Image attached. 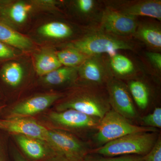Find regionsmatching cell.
<instances>
[{
  "instance_id": "cell-13",
  "label": "cell",
  "mask_w": 161,
  "mask_h": 161,
  "mask_svg": "<svg viewBox=\"0 0 161 161\" xmlns=\"http://www.w3.org/2000/svg\"><path fill=\"white\" fill-rule=\"evenodd\" d=\"M134 36L153 51L160 52L161 29L159 23L152 22L138 23Z\"/></svg>"
},
{
  "instance_id": "cell-14",
  "label": "cell",
  "mask_w": 161,
  "mask_h": 161,
  "mask_svg": "<svg viewBox=\"0 0 161 161\" xmlns=\"http://www.w3.org/2000/svg\"><path fill=\"white\" fill-rule=\"evenodd\" d=\"M0 41L22 50H29L32 47L31 40L0 21Z\"/></svg>"
},
{
  "instance_id": "cell-1",
  "label": "cell",
  "mask_w": 161,
  "mask_h": 161,
  "mask_svg": "<svg viewBox=\"0 0 161 161\" xmlns=\"http://www.w3.org/2000/svg\"><path fill=\"white\" fill-rule=\"evenodd\" d=\"M69 47L76 48L86 56L112 57L119 50L135 51L136 45L128 38L119 37L98 30L91 32L74 41Z\"/></svg>"
},
{
  "instance_id": "cell-15",
  "label": "cell",
  "mask_w": 161,
  "mask_h": 161,
  "mask_svg": "<svg viewBox=\"0 0 161 161\" xmlns=\"http://www.w3.org/2000/svg\"><path fill=\"white\" fill-rule=\"evenodd\" d=\"M107 59L109 67L114 78L120 79L131 77L135 74V65L126 56L117 53Z\"/></svg>"
},
{
  "instance_id": "cell-7",
  "label": "cell",
  "mask_w": 161,
  "mask_h": 161,
  "mask_svg": "<svg viewBox=\"0 0 161 161\" xmlns=\"http://www.w3.org/2000/svg\"><path fill=\"white\" fill-rule=\"evenodd\" d=\"M78 75L87 85L105 87L114 78L110 70L108 59L102 56L89 57L78 68Z\"/></svg>"
},
{
  "instance_id": "cell-4",
  "label": "cell",
  "mask_w": 161,
  "mask_h": 161,
  "mask_svg": "<svg viewBox=\"0 0 161 161\" xmlns=\"http://www.w3.org/2000/svg\"><path fill=\"white\" fill-rule=\"evenodd\" d=\"M157 129L133 125L111 109L100 119L94 136L98 147L128 134L142 132H156Z\"/></svg>"
},
{
  "instance_id": "cell-32",
  "label": "cell",
  "mask_w": 161,
  "mask_h": 161,
  "mask_svg": "<svg viewBox=\"0 0 161 161\" xmlns=\"http://www.w3.org/2000/svg\"><path fill=\"white\" fill-rule=\"evenodd\" d=\"M0 161H2V159H1V157H0Z\"/></svg>"
},
{
  "instance_id": "cell-9",
  "label": "cell",
  "mask_w": 161,
  "mask_h": 161,
  "mask_svg": "<svg viewBox=\"0 0 161 161\" xmlns=\"http://www.w3.org/2000/svg\"><path fill=\"white\" fill-rule=\"evenodd\" d=\"M47 142L54 146L58 154L75 158L83 159L91 150L75 136L61 130H48Z\"/></svg>"
},
{
  "instance_id": "cell-16",
  "label": "cell",
  "mask_w": 161,
  "mask_h": 161,
  "mask_svg": "<svg viewBox=\"0 0 161 161\" xmlns=\"http://www.w3.org/2000/svg\"><path fill=\"white\" fill-rule=\"evenodd\" d=\"M17 142L26 155L34 160H40L46 157L47 152L45 148L35 139L24 136H16Z\"/></svg>"
},
{
  "instance_id": "cell-30",
  "label": "cell",
  "mask_w": 161,
  "mask_h": 161,
  "mask_svg": "<svg viewBox=\"0 0 161 161\" xmlns=\"http://www.w3.org/2000/svg\"><path fill=\"white\" fill-rule=\"evenodd\" d=\"M58 156L52 161H83V159L75 158L67 156L58 154Z\"/></svg>"
},
{
  "instance_id": "cell-25",
  "label": "cell",
  "mask_w": 161,
  "mask_h": 161,
  "mask_svg": "<svg viewBox=\"0 0 161 161\" xmlns=\"http://www.w3.org/2000/svg\"><path fill=\"white\" fill-rule=\"evenodd\" d=\"M142 121L145 127L150 128H161V108L157 107L152 112L142 119Z\"/></svg>"
},
{
  "instance_id": "cell-33",
  "label": "cell",
  "mask_w": 161,
  "mask_h": 161,
  "mask_svg": "<svg viewBox=\"0 0 161 161\" xmlns=\"http://www.w3.org/2000/svg\"><path fill=\"white\" fill-rule=\"evenodd\" d=\"M1 107H0V110H1Z\"/></svg>"
},
{
  "instance_id": "cell-5",
  "label": "cell",
  "mask_w": 161,
  "mask_h": 161,
  "mask_svg": "<svg viewBox=\"0 0 161 161\" xmlns=\"http://www.w3.org/2000/svg\"><path fill=\"white\" fill-rule=\"evenodd\" d=\"M138 24L137 18L107 6L102 13L98 30L119 37L128 38L134 36Z\"/></svg>"
},
{
  "instance_id": "cell-3",
  "label": "cell",
  "mask_w": 161,
  "mask_h": 161,
  "mask_svg": "<svg viewBox=\"0 0 161 161\" xmlns=\"http://www.w3.org/2000/svg\"><path fill=\"white\" fill-rule=\"evenodd\" d=\"M103 88L86 85L81 91L60 104L58 111L74 109L101 119L111 109L106 89Z\"/></svg>"
},
{
  "instance_id": "cell-8",
  "label": "cell",
  "mask_w": 161,
  "mask_h": 161,
  "mask_svg": "<svg viewBox=\"0 0 161 161\" xmlns=\"http://www.w3.org/2000/svg\"><path fill=\"white\" fill-rule=\"evenodd\" d=\"M49 117L55 123L65 129L80 130L91 134L96 132L101 119L74 109L53 112Z\"/></svg>"
},
{
  "instance_id": "cell-31",
  "label": "cell",
  "mask_w": 161,
  "mask_h": 161,
  "mask_svg": "<svg viewBox=\"0 0 161 161\" xmlns=\"http://www.w3.org/2000/svg\"><path fill=\"white\" fill-rule=\"evenodd\" d=\"M15 161H27L20 154H17L15 156Z\"/></svg>"
},
{
  "instance_id": "cell-19",
  "label": "cell",
  "mask_w": 161,
  "mask_h": 161,
  "mask_svg": "<svg viewBox=\"0 0 161 161\" xmlns=\"http://www.w3.org/2000/svg\"><path fill=\"white\" fill-rule=\"evenodd\" d=\"M127 86L137 106L141 109L147 108L150 102V92L145 83L140 80H131Z\"/></svg>"
},
{
  "instance_id": "cell-23",
  "label": "cell",
  "mask_w": 161,
  "mask_h": 161,
  "mask_svg": "<svg viewBox=\"0 0 161 161\" xmlns=\"http://www.w3.org/2000/svg\"><path fill=\"white\" fill-rule=\"evenodd\" d=\"M31 9L30 5L23 2L15 3L9 8V17L15 23L19 24L24 23Z\"/></svg>"
},
{
  "instance_id": "cell-27",
  "label": "cell",
  "mask_w": 161,
  "mask_h": 161,
  "mask_svg": "<svg viewBox=\"0 0 161 161\" xmlns=\"http://www.w3.org/2000/svg\"><path fill=\"white\" fill-rule=\"evenodd\" d=\"M94 0H78L76 2L79 11L85 15H92L95 11L97 4Z\"/></svg>"
},
{
  "instance_id": "cell-29",
  "label": "cell",
  "mask_w": 161,
  "mask_h": 161,
  "mask_svg": "<svg viewBox=\"0 0 161 161\" xmlns=\"http://www.w3.org/2000/svg\"><path fill=\"white\" fill-rule=\"evenodd\" d=\"M16 54L13 49L0 41V59L14 58Z\"/></svg>"
},
{
  "instance_id": "cell-22",
  "label": "cell",
  "mask_w": 161,
  "mask_h": 161,
  "mask_svg": "<svg viewBox=\"0 0 161 161\" xmlns=\"http://www.w3.org/2000/svg\"><path fill=\"white\" fill-rule=\"evenodd\" d=\"M1 76L3 80L11 86L20 84L23 79V69L22 65L17 62L6 64L2 68Z\"/></svg>"
},
{
  "instance_id": "cell-2",
  "label": "cell",
  "mask_w": 161,
  "mask_h": 161,
  "mask_svg": "<svg viewBox=\"0 0 161 161\" xmlns=\"http://www.w3.org/2000/svg\"><path fill=\"white\" fill-rule=\"evenodd\" d=\"M158 136L156 132H137L128 134L101 147L91 149L89 153L105 157L144 156L152 149Z\"/></svg>"
},
{
  "instance_id": "cell-10",
  "label": "cell",
  "mask_w": 161,
  "mask_h": 161,
  "mask_svg": "<svg viewBox=\"0 0 161 161\" xmlns=\"http://www.w3.org/2000/svg\"><path fill=\"white\" fill-rule=\"evenodd\" d=\"M109 3L108 6L127 15L136 18L138 16L148 17L161 21L160 0L113 1Z\"/></svg>"
},
{
  "instance_id": "cell-12",
  "label": "cell",
  "mask_w": 161,
  "mask_h": 161,
  "mask_svg": "<svg viewBox=\"0 0 161 161\" xmlns=\"http://www.w3.org/2000/svg\"><path fill=\"white\" fill-rule=\"evenodd\" d=\"M61 97L59 94H50L32 97L15 106L10 112L11 117H25L37 114Z\"/></svg>"
},
{
  "instance_id": "cell-11",
  "label": "cell",
  "mask_w": 161,
  "mask_h": 161,
  "mask_svg": "<svg viewBox=\"0 0 161 161\" xmlns=\"http://www.w3.org/2000/svg\"><path fill=\"white\" fill-rule=\"evenodd\" d=\"M0 129L16 135L47 142L48 130L30 119L11 117L0 119Z\"/></svg>"
},
{
  "instance_id": "cell-26",
  "label": "cell",
  "mask_w": 161,
  "mask_h": 161,
  "mask_svg": "<svg viewBox=\"0 0 161 161\" xmlns=\"http://www.w3.org/2000/svg\"><path fill=\"white\" fill-rule=\"evenodd\" d=\"M142 161H161V137L158 135L152 149L148 153L142 156Z\"/></svg>"
},
{
  "instance_id": "cell-24",
  "label": "cell",
  "mask_w": 161,
  "mask_h": 161,
  "mask_svg": "<svg viewBox=\"0 0 161 161\" xmlns=\"http://www.w3.org/2000/svg\"><path fill=\"white\" fill-rule=\"evenodd\" d=\"M83 161H142V156L129 155L116 157H105L89 153L84 157Z\"/></svg>"
},
{
  "instance_id": "cell-6",
  "label": "cell",
  "mask_w": 161,
  "mask_h": 161,
  "mask_svg": "<svg viewBox=\"0 0 161 161\" xmlns=\"http://www.w3.org/2000/svg\"><path fill=\"white\" fill-rule=\"evenodd\" d=\"M105 88L111 109L129 120L137 118L138 114L125 84L114 77Z\"/></svg>"
},
{
  "instance_id": "cell-21",
  "label": "cell",
  "mask_w": 161,
  "mask_h": 161,
  "mask_svg": "<svg viewBox=\"0 0 161 161\" xmlns=\"http://www.w3.org/2000/svg\"><path fill=\"white\" fill-rule=\"evenodd\" d=\"M56 55L62 65L69 67H78L89 57L71 47L60 51Z\"/></svg>"
},
{
  "instance_id": "cell-20",
  "label": "cell",
  "mask_w": 161,
  "mask_h": 161,
  "mask_svg": "<svg viewBox=\"0 0 161 161\" xmlns=\"http://www.w3.org/2000/svg\"><path fill=\"white\" fill-rule=\"evenodd\" d=\"M39 32L44 36L53 39H63L70 36L73 30L70 26L62 22L46 23L40 27Z\"/></svg>"
},
{
  "instance_id": "cell-17",
  "label": "cell",
  "mask_w": 161,
  "mask_h": 161,
  "mask_svg": "<svg viewBox=\"0 0 161 161\" xmlns=\"http://www.w3.org/2000/svg\"><path fill=\"white\" fill-rule=\"evenodd\" d=\"M61 66L57 55L52 52H43L36 57L35 67L40 76H45Z\"/></svg>"
},
{
  "instance_id": "cell-28",
  "label": "cell",
  "mask_w": 161,
  "mask_h": 161,
  "mask_svg": "<svg viewBox=\"0 0 161 161\" xmlns=\"http://www.w3.org/2000/svg\"><path fill=\"white\" fill-rule=\"evenodd\" d=\"M147 59L152 66L158 71L161 70V54L159 52H148L146 53Z\"/></svg>"
},
{
  "instance_id": "cell-18",
  "label": "cell",
  "mask_w": 161,
  "mask_h": 161,
  "mask_svg": "<svg viewBox=\"0 0 161 161\" xmlns=\"http://www.w3.org/2000/svg\"><path fill=\"white\" fill-rule=\"evenodd\" d=\"M78 68L60 67L45 75L44 81L52 85H59L75 80L78 75Z\"/></svg>"
}]
</instances>
